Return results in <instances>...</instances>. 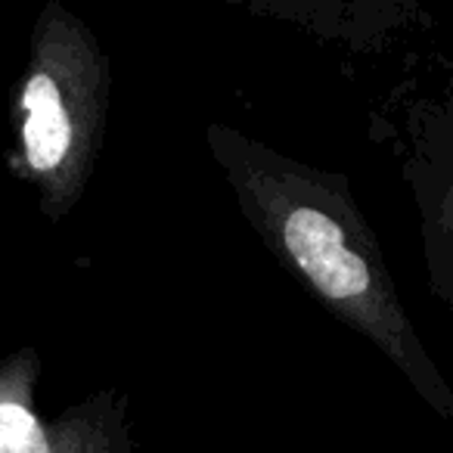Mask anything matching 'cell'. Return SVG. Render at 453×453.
I'll return each mask as SVG.
<instances>
[{"label": "cell", "mask_w": 453, "mask_h": 453, "mask_svg": "<svg viewBox=\"0 0 453 453\" xmlns=\"http://www.w3.org/2000/svg\"><path fill=\"white\" fill-rule=\"evenodd\" d=\"M205 143L242 218L280 267L323 311L372 342L453 428V388L403 311L348 177L267 150L230 125H208Z\"/></svg>", "instance_id": "1"}, {"label": "cell", "mask_w": 453, "mask_h": 453, "mask_svg": "<svg viewBox=\"0 0 453 453\" xmlns=\"http://www.w3.org/2000/svg\"><path fill=\"white\" fill-rule=\"evenodd\" d=\"M112 65L96 35L75 13L47 0L35 19L28 63L16 88V146L10 171L38 193L47 220L81 202L106 137Z\"/></svg>", "instance_id": "2"}, {"label": "cell", "mask_w": 453, "mask_h": 453, "mask_svg": "<svg viewBox=\"0 0 453 453\" xmlns=\"http://www.w3.org/2000/svg\"><path fill=\"white\" fill-rule=\"evenodd\" d=\"M38 376L41 354L32 345L0 360V453H134L119 388L94 391L47 422L35 407Z\"/></svg>", "instance_id": "3"}, {"label": "cell", "mask_w": 453, "mask_h": 453, "mask_svg": "<svg viewBox=\"0 0 453 453\" xmlns=\"http://www.w3.org/2000/svg\"><path fill=\"white\" fill-rule=\"evenodd\" d=\"M426 208V224L422 234L428 242V265H432V283L438 292L447 296V304L453 311V187L444 199L422 202Z\"/></svg>", "instance_id": "4"}]
</instances>
